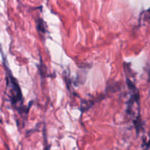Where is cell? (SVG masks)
Instances as JSON below:
<instances>
[{
    "instance_id": "cell-1",
    "label": "cell",
    "mask_w": 150,
    "mask_h": 150,
    "mask_svg": "<svg viewBox=\"0 0 150 150\" xmlns=\"http://www.w3.org/2000/svg\"><path fill=\"white\" fill-rule=\"evenodd\" d=\"M6 69V80H7V95L10 99L12 106L20 113H27V108L24 106L23 98L22 95L21 89L16 79L13 77L8 67L4 64Z\"/></svg>"
},
{
    "instance_id": "cell-2",
    "label": "cell",
    "mask_w": 150,
    "mask_h": 150,
    "mask_svg": "<svg viewBox=\"0 0 150 150\" xmlns=\"http://www.w3.org/2000/svg\"><path fill=\"white\" fill-rule=\"evenodd\" d=\"M127 84L130 92V98L127 103V113L133 119L135 127L139 133L142 129L140 116V95L136 85L129 79H127Z\"/></svg>"
},
{
    "instance_id": "cell-3",
    "label": "cell",
    "mask_w": 150,
    "mask_h": 150,
    "mask_svg": "<svg viewBox=\"0 0 150 150\" xmlns=\"http://www.w3.org/2000/svg\"><path fill=\"white\" fill-rule=\"evenodd\" d=\"M45 22L43 21V20L41 18L38 19V32L40 33V35H45Z\"/></svg>"
}]
</instances>
